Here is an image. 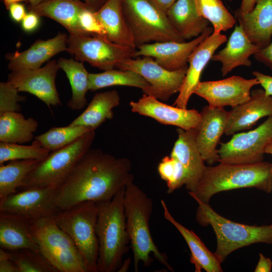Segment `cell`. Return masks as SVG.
<instances>
[{"mask_svg":"<svg viewBox=\"0 0 272 272\" xmlns=\"http://www.w3.org/2000/svg\"><path fill=\"white\" fill-rule=\"evenodd\" d=\"M10 252L20 272H58L40 251L21 249Z\"/></svg>","mask_w":272,"mask_h":272,"instance_id":"38","label":"cell"},{"mask_svg":"<svg viewBox=\"0 0 272 272\" xmlns=\"http://www.w3.org/2000/svg\"><path fill=\"white\" fill-rule=\"evenodd\" d=\"M178 138L170 155L182 165L187 175L185 188L188 192L196 188L205 169L202 158L195 141L194 129L184 130L177 127Z\"/></svg>","mask_w":272,"mask_h":272,"instance_id":"22","label":"cell"},{"mask_svg":"<svg viewBox=\"0 0 272 272\" xmlns=\"http://www.w3.org/2000/svg\"><path fill=\"white\" fill-rule=\"evenodd\" d=\"M118 92L113 90L96 93L86 109L69 125H82L95 130L113 117V109L120 104Z\"/></svg>","mask_w":272,"mask_h":272,"instance_id":"29","label":"cell"},{"mask_svg":"<svg viewBox=\"0 0 272 272\" xmlns=\"http://www.w3.org/2000/svg\"><path fill=\"white\" fill-rule=\"evenodd\" d=\"M94 13L105 30L106 39L122 46L137 48L124 14L122 0H107Z\"/></svg>","mask_w":272,"mask_h":272,"instance_id":"26","label":"cell"},{"mask_svg":"<svg viewBox=\"0 0 272 272\" xmlns=\"http://www.w3.org/2000/svg\"><path fill=\"white\" fill-rule=\"evenodd\" d=\"M8 10L11 18L16 22H22L27 14L24 6L19 3L11 4Z\"/></svg>","mask_w":272,"mask_h":272,"instance_id":"46","label":"cell"},{"mask_svg":"<svg viewBox=\"0 0 272 272\" xmlns=\"http://www.w3.org/2000/svg\"><path fill=\"white\" fill-rule=\"evenodd\" d=\"M255 59L272 70V39L266 47L260 49L254 54Z\"/></svg>","mask_w":272,"mask_h":272,"instance_id":"43","label":"cell"},{"mask_svg":"<svg viewBox=\"0 0 272 272\" xmlns=\"http://www.w3.org/2000/svg\"><path fill=\"white\" fill-rule=\"evenodd\" d=\"M259 84L255 78L246 79L233 76L221 80L200 82L194 94L205 99L211 107L233 108L248 101L252 88Z\"/></svg>","mask_w":272,"mask_h":272,"instance_id":"15","label":"cell"},{"mask_svg":"<svg viewBox=\"0 0 272 272\" xmlns=\"http://www.w3.org/2000/svg\"><path fill=\"white\" fill-rule=\"evenodd\" d=\"M44 0H29L30 6H34L41 2L44 1Z\"/></svg>","mask_w":272,"mask_h":272,"instance_id":"54","label":"cell"},{"mask_svg":"<svg viewBox=\"0 0 272 272\" xmlns=\"http://www.w3.org/2000/svg\"><path fill=\"white\" fill-rule=\"evenodd\" d=\"M129 105L133 112L152 118L161 124L187 130L194 128L201 118L200 113L195 109L170 106L144 93L138 101H130Z\"/></svg>","mask_w":272,"mask_h":272,"instance_id":"18","label":"cell"},{"mask_svg":"<svg viewBox=\"0 0 272 272\" xmlns=\"http://www.w3.org/2000/svg\"><path fill=\"white\" fill-rule=\"evenodd\" d=\"M130 259L129 258L125 259L122 264L117 271L118 272H125L128 271V268L130 264Z\"/></svg>","mask_w":272,"mask_h":272,"instance_id":"51","label":"cell"},{"mask_svg":"<svg viewBox=\"0 0 272 272\" xmlns=\"http://www.w3.org/2000/svg\"><path fill=\"white\" fill-rule=\"evenodd\" d=\"M156 7L162 10L165 13L172 6L177 0H149Z\"/></svg>","mask_w":272,"mask_h":272,"instance_id":"48","label":"cell"},{"mask_svg":"<svg viewBox=\"0 0 272 272\" xmlns=\"http://www.w3.org/2000/svg\"><path fill=\"white\" fill-rule=\"evenodd\" d=\"M235 16L249 39L259 49L269 45L272 39V0H256L252 11L241 13L236 10Z\"/></svg>","mask_w":272,"mask_h":272,"instance_id":"24","label":"cell"},{"mask_svg":"<svg viewBox=\"0 0 272 272\" xmlns=\"http://www.w3.org/2000/svg\"><path fill=\"white\" fill-rule=\"evenodd\" d=\"M227 41L221 33H212L199 44L190 55L183 82L173 106L186 109L191 96L200 82L201 73L216 50Z\"/></svg>","mask_w":272,"mask_h":272,"instance_id":"19","label":"cell"},{"mask_svg":"<svg viewBox=\"0 0 272 272\" xmlns=\"http://www.w3.org/2000/svg\"><path fill=\"white\" fill-rule=\"evenodd\" d=\"M50 152L34 140L31 145L0 143V165L17 160L34 159L41 161Z\"/></svg>","mask_w":272,"mask_h":272,"instance_id":"37","label":"cell"},{"mask_svg":"<svg viewBox=\"0 0 272 272\" xmlns=\"http://www.w3.org/2000/svg\"><path fill=\"white\" fill-rule=\"evenodd\" d=\"M187 67L175 71H168L151 57L129 58L119 63L116 68L130 70L143 77L150 86L142 90L144 94L158 100L167 101L179 92L182 86Z\"/></svg>","mask_w":272,"mask_h":272,"instance_id":"13","label":"cell"},{"mask_svg":"<svg viewBox=\"0 0 272 272\" xmlns=\"http://www.w3.org/2000/svg\"><path fill=\"white\" fill-rule=\"evenodd\" d=\"M87 8L81 0H44L28 7L30 12L39 16L49 18L63 26L69 34L90 35L81 28L79 22L80 13Z\"/></svg>","mask_w":272,"mask_h":272,"instance_id":"25","label":"cell"},{"mask_svg":"<svg viewBox=\"0 0 272 272\" xmlns=\"http://www.w3.org/2000/svg\"><path fill=\"white\" fill-rule=\"evenodd\" d=\"M265 154H270L272 155V141L266 147L265 149Z\"/></svg>","mask_w":272,"mask_h":272,"instance_id":"53","label":"cell"},{"mask_svg":"<svg viewBox=\"0 0 272 272\" xmlns=\"http://www.w3.org/2000/svg\"><path fill=\"white\" fill-rule=\"evenodd\" d=\"M272 141V115L255 129L233 134L220 143L219 163L251 164L263 161L265 149Z\"/></svg>","mask_w":272,"mask_h":272,"instance_id":"12","label":"cell"},{"mask_svg":"<svg viewBox=\"0 0 272 272\" xmlns=\"http://www.w3.org/2000/svg\"><path fill=\"white\" fill-rule=\"evenodd\" d=\"M59 69L57 61L52 60L38 69L12 72L8 75L7 82L19 92L35 96L51 111V106L61 105L55 85V78Z\"/></svg>","mask_w":272,"mask_h":272,"instance_id":"14","label":"cell"},{"mask_svg":"<svg viewBox=\"0 0 272 272\" xmlns=\"http://www.w3.org/2000/svg\"><path fill=\"white\" fill-rule=\"evenodd\" d=\"M252 74L258 81L265 94L267 96H272V77L258 71H253Z\"/></svg>","mask_w":272,"mask_h":272,"instance_id":"45","label":"cell"},{"mask_svg":"<svg viewBox=\"0 0 272 272\" xmlns=\"http://www.w3.org/2000/svg\"><path fill=\"white\" fill-rule=\"evenodd\" d=\"M158 171L161 178L166 181L167 193L170 194L187 182V175L182 165L174 157L166 156L158 165Z\"/></svg>","mask_w":272,"mask_h":272,"instance_id":"39","label":"cell"},{"mask_svg":"<svg viewBox=\"0 0 272 272\" xmlns=\"http://www.w3.org/2000/svg\"><path fill=\"white\" fill-rule=\"evenodd\" d=\"M165 219L171 223L180 232L191 252L190 262L195 266V271L204 269L207 272L222 271L221 262L215 253L211 252L200 238L192 230H189L176 221L170 213L163 200H161Z\"/></svg>","mask_w":272,"mask_h":272,"instance_id":"28","label":"cell"},{"mask_svg":"<svg viewBox=\"0 0 272 272\" xmlns=\"http://www.w3.org/2000/svg\"><path fill=\"white\" fill-rule=\"evenodd\" d=\"M98 212L97 202L88 201L60 210L52 217L56 225L72 239L89 272H98L99 244L96 232Z\"/></svg>","mask_w":272,"mask_h":272,"instance_id":"7","label":"cell"},{"mask_svg":"<svg viewBox=\"0 0 272 272\" xmlns=\"http://www.w3.org/2000/svg\"><path fill=\"white\" fill-rule=\"evenodd\" d=\"M58 188H32L9 195L0 201V214L32 224L52 218L60 210L56 203Z\"/></svg>","mask_w":272,"mask_h":272,"instance_id":"11","label":"cell"},{"mask_svg":"<svg viewBox=\"0 0 272 272\" xmlns=\"http://www.w3.org/2000/svg\"><path fill=\"white\" fill-rule=\"evenodd\" d=\"M200 113V121L193 128L195 141L205 162L212 165L220 160L217 148L225 133L229 111L224 108L207 105L203 107Z\"/></svg>","mask_w":272,"mask_h":272,"instance_id":"17","label":"cell"},{"mask_svg":"<svg viewBox=\"0 0 272 272\" xmlns=\"http://www.w3.org/2000/svg\"><path fill=\"white\" fill-rule=\"evenodd\" d=\"M133 180L128 159L90 148L58 188L56 203L66 210L85 201L109 200Z\"/></svg>","mask_w":272,"mask_h":272,"instance_id":"1","label":"cell"},{"mask_svg":"<svg viewBox=\"0 0 272 272\" xmlns=\"http://www.w3.org/2000/svg\"><path fill=\"white\" fill-rule=\"evenodd\" d=\"M199 16L213 26V34L221 33L232 28L236 20L221 0H194Z\"/></svg>","mask_w":272,"mask_h":272,"instance_id":"36","label":"cell"},{"mask_svg":"<svg viewBox=\"0 0 272 272\" xmlns=\"http://www.w3.org/2000/svg\"><path fill=\"white\" fill-rule=\"evenodd\" d=\"M123 207L135 271H138L141 262L144 266L151 264V253L168 270L173 271L167 255L160 251L151 235L149 220L153 211L152 199L132 182L125 187Z\"/></svg>","mask_w":272,"mask_h":272,"instance_id":"4","label":"cell"},{"mask_svg":"<svg viewBox=\"0 0 272 272\" xmlns=\"http://www.w3.org/2000/svg\"><path fill=\"white\" fill-rule=\"evenodd\" d=\"M79 22L81 28L89 35H98L105 37V30L96 18L95 13L87 8L79 14Z\"/></svg>","mask_w":272,"mask_h":272,"instance_id":"41","label":"cell"},{"mask_svg":"<svg viewBox=\"0 0 272 272\" xmlns=\"http://www.w3.org/2000/svg\"><path fill=\"white\" fill-rule=\"evenodd\" d=\"M24 1H29V0H3L5 6L7 10L8 9L9 6L11 4L13 3H19L20 2Z\"/></svg>","mask_w":272,"mask_h":272,"instance_id":"52","label":"cell"},{"mask_svg":"<svg viewBox=\"0 0 272 272\" xmlns=\"http://www.w3.org/2000/svg\"><path fill=\"white\" fill-rule=\"evenodd\" d=\"M166 13L176 32L184 40L198 37L210 27V23L198 15L194 0H177Z\"/></svg>","mask_w":272,"mask_h":272,"instance_id":"27","label":"cell"},{"mask_svg":"<svg viewBox=\"0 0 272 272\" xmlns=\"http://www.w3.org/2000/svg\"><path fill=\"white\" fill-rule=\"evenodd\" d=\"M227 1H229V2H232L233 0H226Z\"/></svg>","mask_w":272,"mask_h":272,"instance_id":"56","label":"cell"},{"mask_svg":"<svg viewBox=\"0 0 272 272\" xmlns=\"http://www.w3.org/2000/svg\"><path fill=\"white\" fill-rule=\"evenodd\" d=\"M272 262L269 258L265 257L262 254H259V260L255 269V272H269L271 271Z\"/></svg>","mask_w":272,"mask_h":272,"instance_id":"47","label":"cell"},{"mask_svg":"<svg viewBox=\"0 0 272 272\" xmlns=\"http://www.w3.org/2000/svg\"><path fill=\"white\" fill-rule=\"evenodd\" d=\"M259 49L250 41L242 26L239 24L235 26L226 46L215 53L211 60L221 63L222 75L224 77L239 66L250 67L252 63L250 56Z\"/></svg>","mask_w":272,"mask_h":272,"instance_id":"23","label":"cell"},{"mask_svg":"<svg viewBox=\"0 0 272 272\" xmlns=\"http://www.w3.org/2000/svg\"><path fill=\"white\" fill-rule=\"evenodd\" d=\"M40 16L30 12L27 13L22 21V28L26 32H30L36 30L40 22Z\"/></svg>","mask_w":272,"mask_h":272,"instance_id":"44","label":"cell"},{"mask_svg":"<svg viewBox=\"0 0 272 272\" xmlns=\"http://www.w3.org/2000/svg\"><path fill=\"white\" fill-rule=\"evenodd\" d=\"M68 36L58 33L47 39H37L27 49L7 54L8 68L12 72L41 67L45 62L57 53L66 51Z\"/></svg>","mask_w":272,"mask_h":272,"instance_id":"20","label":"cell"},{"mask_svg":"<svg viewBox=\"0 0 272 272\" xmlns=\"http://www.w3.org/2000/svg\"><path fill=\"white\" fill-rule=\"evenodd\" d=\"M107 0H89L86 4L87 8L95 12L99 10Z\"/></svg>","mask_w":272,"mask_h":272,"instance_id":"50","label":"cell"},{"mask_svg":"<svg viewBox=\"0 0 272 272\" xmlns=\"http://www.w3.org/2000/svg\"><path fill=\"white\" fill-rule=\"evenodd\" d=\"M112 86H126L142 90L150 86L140 75L130 70L112 69L100 73H89V89L91 91Z\"/></svg>","mask_w":272,"mask_h":272,"instance_id":"34","label":"cell"},{"mask_svg":"<svg viewBox=\"0 0 272 272\" xmlns=\"http://www.w3.org/2000/svg\"><path fill=\"white\" fill-rule=\"evenodd\" d=\"M91 130H95L82 125L53 127L34 137V140L51 152L68 146Z\"/></svg>","mask_w":272,"mask_h":272,"instance_id":"35","label":"cell"},{"mask_svg":"<svg viewBox=\"0 0 272 272\" xmlns=\"http://www.w3.org/2000/svg\"><path fill=\"white\" fill-rule=\"evenodd\" d=\"M30 229L40 252L58 272H89L72 239L52 218L39 220L30 225Z\"/></svg>","mask_w":272,"mask_h":272,"instance_id":"8","label":"cell"},{"mask_svg":"<svg viewBox=\"0 0 272 272\" xmlns=\"http://www.w3.org/2000/svg\"><path fill=\"white\" fill-rule=\"evenodd\" d=\"M135 50L98 35L69 34L67 40L66 51L74 55L77 60L87 62L104 71L116 68L123 60L134 57Z\"/></svg>","mask_w":272,"mask_h":272,"instance_id":"10","label":"cell"},{"mask_svg":"<svg viewBox=\"0 0 272 272\" xmlns=\"http://www.w3.org/2000/svg\"><path fill=\"white\" fill-rule=\"evenodd\" d=\"M213 31V28L210 26L198 37L188 42L167 41L140 45L136 48L134 57H151L168 71L179 70L188 66V59L191 53Z\"/></svg>","mask_w":272,"mask_h":272,"instance_id":"16","label":"cell"},{"mask_svg":"<svg viewBox=\"0 0 272 272\" xmlns=\"http://www.w3.org/2000/svg\"><path fill=\"white\" fill-rule=\"evenodd\" d=\"M125 188L110 200L96 202L98 209L96 232L99 244L98 272L117 271L130 240L123 207Z\"/></svg>","mask_w":272,"mask_h":272,"instance_id":"3","label":"cell"},{"mask_svg":"<svg viewBox=\"0 0 272 272\" xmlns=\"http://www.w3.org/2000/svg\"><path fill=\"white\" fill-rule=\"evenodd\" d=\"M256 188L272 192V164L261 161L251 164L220 163L206 169L196 187L189 194L194 199L209 203L220 192L241 188Z\"/></svg>","mask_w":272,"mask_h":272,"instance_id":"2","label":"cell"},{"mask_svg":"<svg viewBox=\"0 0 272 272\" xmlns=\"http://www.w3.org/2000/svg\"><path fill=\"white\" fill-rule=\"evenodd\" d=\"M83 1L86 4H87L89 0H83Z\"/></svg>","mask_w":272,"mask_h":272,"instance_id":"55","label":"cell"},{"mask_svg":"<svg viewBox=\"0 0 272 272\" xmlns=\"http://www.w3.org/2000/svg\"><path fill=\"white\" fill-rule=\"evenodd\" d=\"M38 126L32 117L25 118L19 112H7L0 115V142L23 144L34 138Z\"/></svg>","mask_w":272,"mask_h":272,"instance_id":"32","label":"cell"},{"mask_svg":"<svg viewBox=\"0 0 272 272\" xmlns=\"http://www.w3.org/2000/svg\"><path fill=\"white\" fill-rule=\"evenodd\" d=\"M95 134V130H91L68 146L51 152L26 176L19 191L60 187L78 161L90 149Z\"/></svg>","mask_w":272,"mask_h":272,"instance_id":"6","label":"cell"},{"mask_svg":"<svg viewBox=\"0 0 272 272\" xmlns=\"http://www.w3.org/2000/svg\"><path fill=\"white\" fill-rule=\"evenodd\" d=\"M60 69L65 73L71 86L72 95L67 106L74 110H80L86 107V98L89 89V74L83 62L73 58L60 57L57 60Z\"/></svg>","mask_w":272,"mask_h":272,"instance_id":"31","label":"cell"},{"mask_svg":"<svg viewBox=\"0 0 272 272\" xmlns=\"http://www.w3.org/2000/svg\"><path fill=\"white\" fill-rule=\"evenodd\" d=\"M0 246L9 251L30 249L39 252L30 224L0 214Z\"/></svg>","mask_w":272,"mask_h":272,"instance_id":"30","label":"cell"},{"mask_svg":"<svg viewBox=\"0 0 272 272\" xmlns=\"http://www.w3.org/2000/svg\"><path fill=\"white\" fill-rule=\"evenodd\" d=\"M256 0H241L240 7L237 10L241 13H247L254 8Z\"/></svg>","mask_w":272,"mask_h":272,"instance_id":"49","label":"cell"},{"mask_svg":"<svg viewBox=\"0 0 272 272\" xmlns=\"http://www.w3.org/2000/svg\"><path fill=\"white\" fill-rule=\"evenodd\" d=\"M0 272H20L19 268L12 258L10 251L0 249Z\"/></svg>","mask_w":272,"mask_h":272,"instance_id":"42","label":"cell"},{"mask_svg":"<svg viewBox=\"0 0 272 272\" xmlns=\"http://www.w3.org/2000/svg\"><path fill=\"white\" fill-rule=\"evenodd\" d=\"M272 115V96H267L263 89L251 91L247 102L229 111L225 134L231 135L251 128L260 119Z\"/></svg>","mask_w":272,"mask_h":272,"instance_id":"21","label":"cell"},{"mask_svg":"<svg viewBox=\"0 0 272 272\" xmlns=\"http://www.w3.org/2000/svg\"><path fill=\"white\" fill-rule=\"evenodd\" d=\"M18 90L10 83H0V115L7 112H19V102L25 101V97L19 94Z\"/></svg>","mask_w":272,"mask_h":272,"instance_id":"40","label":"cell"},{"mask_svg":"<svg viewBox=\"0 0 272 272\" xmlns=\"http://www.w3.org/2000/svg\"><path fill=\"white\" fill-rule=\"evenodd\" d=\"M39 161L17 160L0 165V201L18 192L26 176Z\"/></svg>","mask_w":272,"mask_h":272,"instance_id":"33","label":"cell"},{"mask_svg":"<svg viewBox=\"0 0 272 272\" xmlns=\"http://www.w3.org/2000/svg\"><path fill=\"white\" fill-rule=\"evenodd\" d=\"M122 6L136 47L158 42L185 41L173 27L166 13L149 0H122Z\"/></svg>","mask_w":272,"mask_h":272,"instance_id":"9","label":"cell"},{"mask_svg":"<svg viewBox=\"0 0 272 272\" xmlns=\"http://www.w3.org/2000/svg\"><path fill=\"white\" fill-rule=\"evenodd\" d=\"M196 220L202 226L210 225L217 238L215 254L221 262L231 252L255 243L272 244V225L254 226L236 223L220 215L198 199Z\"/></svg>","mask_w":272,"mask_h":272,"instance_id":"5","label":"cell"}]
</instances>
